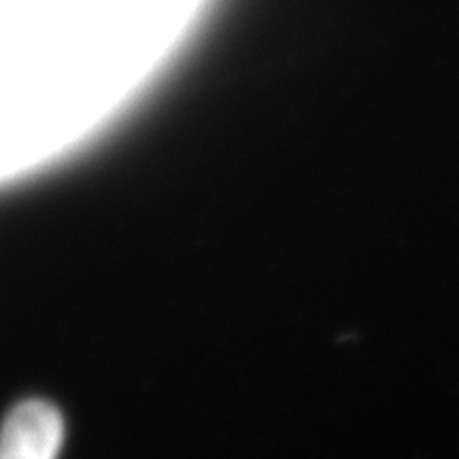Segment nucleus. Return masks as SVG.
Masks as SVG:
<instances>
[{
  "mask_svg": "<svg viewBox=\"0 0 459 459\" xmlns=\"http://www.w3.org/2000/svg\"><path fill=\"white\" fill-rule=\"evenodd\" d=\"M65 440V419L48 400L15 404L4 419L0 459H56Z\"/></svg>",
  "mask_w": 459,
  "mask_h": 459,
  "instance_id": "1",
  "label": "nucleus"
}]
</instances>
